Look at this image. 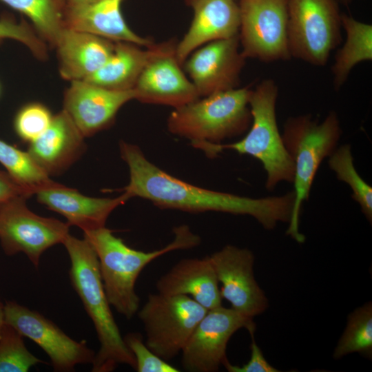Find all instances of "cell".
Returning a JSON list of instances; mask_svg holds the SVG:
<instances>
[{"instance_id":"obj_12","label":"cell","mask_w":372,"mask_h":372,"mask_svg":"<svg viewBox=\"0 0 372 372\" xmlns=\"http://www.w3.org/2000/svg\"><path fill=\"white\" fill-rule=\"evenodd\" d=\"M254 333L252 318L222 305L207 311L181 351L183 368L192 372H216L228 361L227 343L238 329Z\"/></svg>"},{"instance_id":"obj_17","label":"cell","mask_w":372,"mask_h":372,"mask_svg":"<svg viewBox=\"0 0 372 372\" xmlns=\"http://www.w3.org/2000/svg\"><path fill=\"white\" fill-rule=\"evenodd\" d=\"M194 18L177 43L176 58L181 65L199 47L213 41L238 35L240 12L234 0H189Z\"/></svg>"},{"instance_id":"obj_14","label":"cell","mask_w":372,"mask_h":372,"mask_svg":"<svg viewBox=\"0 0 372 372\" xmlns=\"http://www.w3.org/2000/svg\"><path fill=\"white\" fill-rule=\"evenodd\" d=\"M245 59L237 35L199 47L183 63L189 80L203 97L238 87Z\"/></svg>"},{"instance_id":"obj_31","label":"cell","mask_w":372,"mask_h":372,"mask_svg":"<svg viewBox=\"0 0 372 372\" xmlns=\"http://www.w3.org/2000/svg\"><path fill=\"white\" fill-rule=\"evenodd\" d=\"M0 39H10L21 43L41 61L46 60L48 57L46 43L33 26L23 19L18 22L13 17L3 14L0 18Z\"/></svg>"},{"instance_id":"obj_34","label":"cell","mask_w":372,"mask_h":372,"mask_svg":"<svg viewBox=\"0 0 372 372\" xmlns=\"http://www.w3.org/2000/svg\"><path fill=\"white\" fill-rule=\"evenodd\" d=\"M32 194L18 183L7 172L0 170V206L17 198L28 199Z\"/></svg>"},{"instance_id":"obj_15","label":"cell","mask_w":372,"mask_h":372,"mask_svg":"<svg viewBox=\"0 0 372 372\" xmlns=\"http://www.w3.org/2000/svg\"><path fill=\"white\" fill-rule=\"evenodd\" d=\"M133 99L134 89L112 90L74 81L64 92L63 110L85 138L112 125L121 107Z\"/></svg>"},{"instance_id":"obj_26","label":"cell","mask_w":372,"mask_h":372,"mask_svg":"<svg viewBox=\"0 0 372 372\" xmlns=\"http://www.w3.org/2000/svg\"><path fill=\"white\" fill-rule=\"evenodd\" d=\"M0 163L7 172L32 195L63 185L53 181L34 162L28 152L0 139Z\"/></svg>"},{"instance_id":"obj_38","label":"cell","mask_w":372,"mask_h":372,"mask_svg":"<svg viewBox=\"0 0 372 372\" xmlns=\"http://www.w3.org/2000/svg\"><path fill=\"white\" fill-rule=\"evenodd\" d=\"M2 41H3V39H0V44L1 43Z\"/></svg>"},{"instance_id":"obj_9","label":"cell","mask_w":372,"mask_h":372,"mask_svg":"<svg viewBox=\"0 0 372 372\" xmlns=\"http://www.w3.org/2000/svg\"><path fill=\"white\" fill-rule=\"evenodd\" d=\"M289 0H240L238 32L245 59L262 62L288 60Z\"/></svg>"},{"instance_id":"obj_22","label":"cell","mask_w":372,"mask_h":372,"mask_svg":"<svg viewBox=\"0 0 372 372\" xmlns=\"http://www.w3.org/2000/svg\"><path fill=\"white\" fill-rule=\"evenodd\" d=\"M218 281L209 258H183L156 282L158 293L185 295L192 298L207 310L222 305Z\"/></svg>"},{"instance_id":"obj_7","label":"cell","mask_w":372,"mask_h":372,"mask_svg":"<svg viewBox=\"0 0 372 372\" xmlns=\"http://www.w3.org/2000/svg\"><path fill=\"white\" fill-rule=\"evenodd\" d=\"M207 309L185 295L151 293L138 313L147 347L169 362L181 352Z\"/></svg>"},{"instance_id":"obj_4","label":"cell","mask_w":372,"mask_h":372,"mask_svg":"<svg viewBox=\"0 0 372 372\" xmlns=\"http://www.w3.org/2000/svg\"><path fill=\"white\" fill-rule=\"evenodd\" d=\"M278 89L275 81H262L252 90L249 105L251 125L247 135L233 143H198L193 147L210 158L225 150H233L260 161L267 172L266 188L273 189L278 183H292L294 163L287 152L276 121V105Z\"/></svg>"},{"instance_id":"obj_32","label":"cell","mask_w":372,"mask_h":372,"mask_svg":"<svg viewBox=\"0 0 372 372\" xmlns=\"http://www.w3.org/2000/svg\"><path fill=\"white\" fill-rule=\"evenodd\" d=\"M124 341L136 360L138 372H178L177 368L156 355L145 344L142 335L130 332L123 336Z\"/></svg>"},{"instance_id":"obj_35","label":"cell","mask_w":372,"mask_h":372,"mask_svg":"<svg viewBox=\"0 0 372 372\" xmlns=\"http://www.w3.org/2000/svg\"><path fill=\"white\" fill-rule=\"evenodd\" d=\"M98 0H64L65 8H74L87 5Z\"/></svg>"},{"instance_id":"obj_37","label":"cell","mask_w":372,"mask_h":372,"mask_svg":"<svg viewBox=\"0 0 372 372\" xmlns=\"http://www.w3.org/2000/svg\"><path fill=\"white\" fill-rule=\"evenodd\" d=\"M341 1H342L343 3H347L349 2L350 0H340Z\"/></svg>"},{"instance_id":"obj_33","label":"cell","mask_w":372,"mask_h":372,"mask_svg":"<svg viewBox=\"0 0 372 372\" xmlns=\"http://www.w3.org/2000/svg\"><path fill=\"white\" fill-rule=\"evenodd\" d=\"M254 333H250L251 336V357L249 360L242 366L231 364L229 361H227L223 366L229 372H278L277 369L272 366L265 358L263 354L257 345L254 337Z\"/></svg>"},{"instance_id":"obj_25","label":"cell","mask_w":372,"mask_h":372,"mask_svg":"<svg viewBox=\"0 0 372 372\" xmlns=\"http://www.w3.org/2000/svg\"><path fill=\"white\" fill-rule=\"evenodd\" d=\"M26 16L39 37L51 46L56 45L65 28L63 0H0Z\"/></svg>"},{"instance_id":"obj_2","label":"cell","mask_w":372,"mask_h":372,"mask_svg":"<svg viewBox=\"0 0 372 372\" xmlns=\"http://www.w3.org/2000/svg\"><path fill=\"white\" fill-rule=\"evenodd\" d=\"M174 238L164 247L145 252L127 246L105 227L83 231L94 250L99 265L103 287L111 306L130 320L139 308L140 298L135 285L142 270L152 260L172 251L189 249L200 243V238L189 226L181 225L173 229Z\"/></svg>"},{"instance_id":"obj_16","label":"cell","mask_w":372,"mask_h":372,"mask_svg":"<svg viewBox=\"0 0 372 372\" xmlns=\"http://www.w3.org/2000/svg\"><path fill=\"white\" fill-rule=\"evenodd\" d=\"M175 53L176 50L163 54L146 66L133 88L136 100L177 108L200 98Z\"/></svg>"},{"instance_id":"obj_19","label":"cell","mask_w":372,"mask_h":372,"mask_svg":"<svg viewBox=\"0 0 372 372\" xmlns=\"http://www.w3.org/2000/svg\"><path fill=\"white\" fill-rule=\"evenodd\" d=\"M176 44L169 41L143 49L133 43L115 41L114 52L105 63L83 81L112 90L133 89L146 66L156 58L175 51Z\"/></svg>"},{"instance_id":"obj_30","label":"cell","mask_w":372,"mask_h":372,"mask_svg":"<svg viewBox=\"0 0 372 372\" xmlns=\"http://www.w3.org/2000/svg\"><path fill=\"white\" fill-rule=\"evenodd\" d=\"M53 114L41 103H28L21 107L14 119L17 136L28 143L39 138L50 125Z\"/></svg>"},{"instance_id":"obj_21","label":"cell","mask_w":372,"mask_h":372,"mask_svg":"<svg viewBox=\"0 0 372 372\" xmlns=\"http://www.w3.org/2000/svg\"><path fill=\"white\" fill-rule=\"evenodd\" d=\"M115 41L65 27L54 48L59 71L67 81H83L100 69L114 50Z\"/></svg>"},{"instance_id":"obj_3","label":"cell","mask_w":372,"mask_h":372,"mask_svg":"<svg viewBox=\"0 0 372 372\" xmlns=\"http://www.w3.org/2000/svg\"><path fill=\"white\" fill-rule=\"evenodd\" d=\"M62 244L70 260L71 284L93 322L100 342L92 371L111 372L118 364L135 369V358L127 347L111 311L94 250L85 239L70 234Z\"/></svg>"},{"instance_id":"obj_13","label":"cell","mask_w":372,"mask_h":372,"mask_svg":"<svg viewBox=\"0 0 372 372\" xmlns=\"http://www.w3.org/2000/svg\"><path fill=\"white\" fill-rule=\"evenodd\" d=\"M222 298L234 310L254 319L268 307V300L254 274V256L247 248L227 245L209 256Z\"/></svg>"},{"instance_id":"obj_27","label":"cell","mask_w":372,"mask_h":372,"mask_svg":"<svg viewBox=\"0 0 372 372\" xmlns=\"http://www.w3.org/2000/svg\"><path fill=\"white\" fill-rule=\"evenodd\" d=\"M352 353L366 358L372 355V304L371 302L355 309L348 316L347 327L333 351V358L340 359Z\"/></svg>"},{"instance_id":"obj_28","label":"cell","mask_w":372,"mask_h":372,"mask_svg":"<svg viewBox=\"0 0 372 372\" xmlns=\"http://www.w3.org/2000/svg\"><path fill=\"white\" fill-rule=\"evenodd\" d=\"M329 165L339 180L347 183L352 189V198L357 201L367 220H372V188L358 174L349 145H344L330 156Z\"/></svg>"},{"instance_id":"obj_18","label":"cell","mask_w":372,"mask_h":372,"mask_svg":"<svg viewBox=\"0 0 372 372\" xmlns=\"http://www.w3.org/2000/svg\"><path fill=\"white\" fill-rule=\"evenodd\" d=\"M85 137L62 110L53 115L47 130L29 143L28 152L49 176L63 173L85 153Z\"/></svg>"},{"instance_id":"obj_10","label":"cell","mask_w":372,"mask_h":372,"mask_svg":"<svg viewBox=\"0 0 372 372\" xmlns=\"http://www.w3.org/2000/svg\"><path fill=\"white\" fill-rule=\"evenodd\" d=\"M26 200L19 198L0 206V243L5 254L23 253L37 269L42 254L63 242L70 225L33 213Z\"/></svg>"},{"instance_id":"obj_29","label":"cell","mask_w":372,"mask_h":372,"mask_svg":"<svg viewBox=\"0 0 372 372\" xmlns=\"http://www.w3.org/2000/svg\"><path fill=\"white\" fill-rule=\"evenodd\" d=\"M23 338L4 323L0 335V372H28L32 366L45 363L28 351Z\"/></svg>"},{"instance_id":"obj_1","label":"cell","mask_w":372,"mask_h":372,"mask_svg":"<svg viewBox=\"0 0 372 372\" xmlns=\"http://www.w3.org/2000/svg\"><path fill=\"white\" fill-rule=\"evenodd\" d=\"M121 158L127 165L129 183L123 188L129 198L139 197L162 209L200 213L218 211L249 215L264 228L289 222L295 194L252 198L203 188L172 176L149 161L136 145L120 141Z\"/></svg>"},{"instance_id":"obj_20","label":"cell","mask_w":372,"mask_h":372,"mask_svg":"<svg viewBox=\"0 0 372 372\" xmlns=\"http://www.w3.org/2000/svg\"><path fill=\"white\" fill-rule=\"evenodd\" d=\"M36 195L39 203L60 214L70 225L83 231L105 227L110 214L130 199L123 192L115 198L87 196L63 185L41 190Z\"/></svg>"},{"instance_id":"obj_23","label":"cell","mask_w":372,"mask_h":372,"mask_svg":"<svg viewBox=\"0 0 372 372\" xmlns=\"http://www.w3.org/2000/svg\"><path fill=\"white\" fill-rule=\"evenodd\" d=\"M123 0H98L74 8H65L66 28L92 33L112 41H125L148 47L154 43L134 32L121 12Z\"/></svg>"},{"instance_id":"obj_6","label":"cell","mask_w":372,"mask_h":372,"mask_svg":"<svg viewBox=\"0 0 372 372\" xmlns=\"http://www.w3.org/2000/svg\"><path fill=\"white\" fill-rule=\"evenodd\" d=\"M337 114L331 112L318 123L310 114L288 118L282 138L294 163V202L287 234L298 242L304 241L299 231V216L302 203L309 196L311 187L322 160L335 151L340 136Z\"/></svg>"},{"instance_id":"obj_24","label":"cell","mask_w":372,"mask_h":372,"mask_svg":"<svg viewBox=\"0 0 372 372\" xmlns=\"http://www.w3.org/2000/svg\"><path fill=\"white\" fill-rule=\"evenodd\" d=\"M340 22L346 40L337 52L332 66L335 90L344 85L357 64L372 60V25L346 14L340 15Z\"/></svg>"},{"instance_id":"obj_11","label":"cell","mask_w":372,"mask_h":372,"mask_svg":"<svg viewBox=\"0 0 372 372\" xmlns=\"http://www.w3.org/2000/svg\"><path fill=\"white\" fill-rule=\"evenodd\" d=\"M4 322L36 343L49 357L54 371L71 372L92 364L95 354L85 341H76L39 312L14 300L4 302Z\"/></svg>"},{"instance_id":"obj_8","label":"cell","mask_w":372,"mask_h":372,"mask_svg":"<svg viewBox=\"0 0 372 372\" xmlns=\"http://www.w3.org/2000/svg\"><path fill=\"white\" fill-rule=\"evenodd\" d=\"M340 15L334 0H289L288 43L291 57L327 64L340 43Z\"/></svg>"},{"instance_id":"obj_5","label":"cell","mask_w":372,"mask_h":372,"mask_svg":"<svg viewBox=\"0 0 372 372\" xmlns=\"http://www.w3.org/2000/svg\"><path fill=\"white\" fill-rule=\"evenodd\" d=\"M252 90L236 87L203 96L169 114L168 131L198 143H221L246 132L251 123L249 105Z\"/></svg>"},{"instance_id":"obj_39","label":"cell","mask_w":372,"mask_h":372,"mask_svg":"<svg viewBox=\"0 0 372 372\" xmlns=\"http://www.w3.org/2000/svg\"><path fill=\"white\" fill-rule=\"evenodd\" d=\"M0 94H1V85H0Z\"/></svg>"},{"instance_id":"obj_40","label":"cell","mask_w":372,"mask_h":372,"mask_svg":"<svg viewBox=\"0 0 372 372\" xmlns=\"http://www.w3.org/2000/svg\"><path fill=\"white\" fill-rule=\"evenodd\" d=\"M64 1V0H63Z\"/></svg>"},{"instance_id":"obj_36","label":"cell","mask_w":372,"mask_h":372,"mask_svg":"<svg viewBox=\"0 0 372 372\" xmlns=\"http://www.w3.org/2000/svg\"><path fill=\"white\" fill-rule=\"evenodd\" d=\"M3 308H4V303L1 301L0 298V335H1L3 326L5 323Z\"/></svg>"}]
</instances>
